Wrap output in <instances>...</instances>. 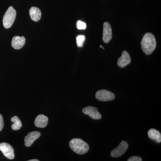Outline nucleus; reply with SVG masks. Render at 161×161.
Instances as JSON below:
<instances>
[{
    "label": "nucleus",
    "mask_w": 161,
    "mask_h": 161,
    "mask_svg": "<svg viewBox=\"0 0 161 161\" xmlns=\"http://www.w3.org/2000/svg\"><path fill=\"white\" fill-rule=\"evenodd\" d=\"M131 59L129 53L125 51L122 52L121 56L119 58L117 64L119 67L124 68L131 63Z\"/></svg>",
    "instance_id": "obj_10"
},
{
    "label": "nucleus",
    "mask_w": 161,
    "mask_h": 161,
    "mask_svg": "<svg viewBox=\"0 0 161 161\" xmlns=\"http://www.w3.org/2000/svg\"><path fill=\"white\" fill-rule=\"evenodd\" d=\"M48 119L45 115H39L35 120V125L38 128H43L47 126L48 124Z\"/></svg>",
    "instance_id": "obj_12"
},
{
    "label": "nucleus",
    "mask_w": 161,
    "mask_h": 161,
    "mask_svg": "<svg viewBox=\"0 0 161 161\" xmlns=\"http://www.w3.org/2000/svg\"><path fill=\"white\" fill-rule=\"evenodd\" d=\"M77 27L78 30H85L86 29V23L80 20H78L77 22Z\"/></svg>",
    "instance_id": "obj_17"
},
{
    "label": "nucleus",
    "mask_w": 161,
    "mask_h": 161,
    "mask_svg": "<svg viewBox=\"0 0 161 161\" xmlns=\"http://www.w3.org/2000/svg\"><path fill=\"white\" fill-rule=\"evenodd\" d=\"M40 135L41 134L40 132L38 131H33L30 132L25 136L24 139L25 146L26 147H31L34 142L40 137Z\"/></svg>",
    "instance_id": "obj_9"
},
{
    "label": "nucleus",
    "mask_w": 161,
    "mask_h": 161,
    "mask_svg": "<svg viewBox=\"0 0 161 161\" xmlns=\"http://www.w3.org/2000/svg\"><path fill=\"white\" fill-rule=\"evenodd\" d=\"M39 160L36 159H34L30 160L28 161H39Z\"/></svg>",
    "instance_id": "obj_20"
},
{
    "label": "nucleus",
    "mask_w": 161,
    "mask_h": 161,
    "mask_svg": "<svg viewBox=\"0 0 161 161\" xmlns=\"http://www.w3.org/2000/svg\"><path fill=\"white\" fill-rule=\"evenodd\" d=\"M128 161H142V159L140 157L138 156H132L128 160Z\"/></svg>",
    "instance_id": "obj_18"
},
{
    "label": "nucleus",
    "mask_w": 161,
    "mask_h": 161,
    "mask_svg": "<svg viewBox=\"0 0 161 161\" xmlns=\"http://www.w3.org/2000/svg\"><path fill=\"white\" fill-rule=\"evenodd\" d=\"M69 146L74 152L80 155L85 154L89 150L88 145L80 139H73L70 141Z\"/></svg>",
    "instance_id": "obj_2"
},
{
    "label": "nucleus",
    "mask_w": 161,
    "mask_h": 161,
    "mask_svg": "<svg viewBox=\"0 0 161 161\" xmlns=\"http://www.w3.org/2000/svg\"><path fill=\"white\" fill-rule=\"evenodd\" d=\"M100 47H101V48H102V47H103V46H102V45H101V46H100Z\"/></svg>",
    "instance_id": "obj_21"
},
{
    "label": "nucleus",
    "mask_w": 161,
    "mask_h": 161,
    "mask_svg": "<svg viewBox=\"0 0 161 161\" xmlns=\"http://www.w3.org/2000/svg\"><path fill=\"white\" fill-rule=\"evenodd\" d=\"M29 14L31 19L35 22H38L41 19V10L37 7H32L30 9Z\"/></svg>",
    "instance_id": "obj_13"
},
{
    "label": "nucleus",
    "mask_w": 161,
    "mask_h": 161,
    "mask_svg": "<svg viewBox=\"0 0 161 161\" xmlns=\"http://www.w3.org/2000/svg\"><path fill=\"white\" fill-rule=\"evenodd\" d=\"M16 17V11L15 9H14L13 6H10L3 16V25L4 27L6 29L11 27L14 22Z\"/></svg>",
    "instance_id": "obj_3"
},
{
    "label": "nucleus",
    "mask_w": 161,
    "mask_h": 161,
    "mask_svg": "<svg viewBox=\"0 0 161 161\" xmlns=\"http://www.w3.org/2000/svg\"><path fill=\"white\" fill-rule=\"evenodd\" d=\"M141 46L143 51L146 54L152 53L156 46V41L154 36L150 33H146L142 40Z\"/></svg>",
    "instance_id": "obj_1"
},
{
    "label": "nucleus",
    "mask_w": 161,
    "mask_h": 161,
    "mask_svg": "<svg viewBox=\"0 0 161 161\" xmlns=\"http://www.w3.org/2000/svg\"><path fill=\"white\" fill-rule=\"evenodd\" d=\"M149 138L156 142L159 143L161 142V134L160 132L155 129H150L148 132Z\"/></svg>",
    "instance_id": "obj_14"
},
{
    "label": "nucleus",
    "mask_w": 161,
    "mask_h": 161,
    "mask_svg": "<svg viewBox=\"0 0 161 161\" xmlns=\"http://www.w3.org/2000/svg\"><path fill=\"white\" fill-rule=\"evenodd\" d=\"M26 39L24 36H15L13 38L11 41V46L14 49H21L25 45Z\"/></svg>",
    "instance_id": "obj_11"
},
{
    "label": "nucleus",
    "mask_w": 161,
    "mask_h": 161,
    "mask_svg": "<svg viewBox=\"0 0 161 161\" xmlns=\"http://www.w3.org/2000/svg\"><path fill=\"white\" fill-rule=\"evenodd\" d=\"M0 150L3 155L9 159H13L14 158V150L11 145L6 143H0Z\"/></svg>",
    "instance_id": "obj_5"
},
{
    "label": "nucleus",
    "mask_w": 161,
    "mask_h": 161,
    "mask_svg": "<svg viewBox=\"0 0 161 161\" xmlns=\"http://www.w3.org/2000/svg\"><path fill=\"white\" fill-rule=\"evenodd\" d=\"M129 145L125 141H122L118 147L112 150L111 153V155L112 157L118 158L123 155L128 150Z\"/></svg>",
    "instance_id": "obj_6"
},
{
    "label": "nucleus",
    "mask_w": 161,
    "mask_h": 161,
    "mask_svg": "<svg viewBox=\"0 0 161 161\" xmlns=\"http://www.w3.org/2000/svg\"><path fill=\"white\" fill-rule=\"evenodd\" d=\"M4 127V120L3 115L0 114V132L3 130Z\"/></svg>",
    "instance_id": "obj_19"
},
{
    "label": "nucleus",
    "mask_w": 161,
    "mask_h": 161,
    "mask_svg": "<svg viewBox=\"0 0 161 161\" xmlns=\"http://www.w3.org/2000/svg\"><path fill=\"white\" fill-rule=\"evenodd\" d=\"M112 33L111 25L108 22L104 23L103 40L105 43H108L112 40Z\"/></svg>",
    "instance_id": "obj_8"
},
{
    "label": "nucleus",
    "mask_w": 161,
    "mask_h": 161,
    "mask_svg": "<svg viewBox=\"0 0 161 161\" xmlns=\"http://www.w3.org/2000/svg\"><path fill=\"white\" fill-rule=\"evenodd\" d=\"M95 97L98 100L102 102L112 101L115 98V95L113 93L105 90L98 91L96 93Z\"/></svg>",
    "instance_id": "obj_4"
},
{
    "label": "nucleus",
    "mask_w": 161,
    "mask_h": 161,
    "mask_svg": "<svg viewBox=\"0 0 161 161\" xmlns=\"http://www.w3.org/2000/svg\"><path fill=\"white\" fill-rule=\"evenodd\" d=\"M84 114L88 115L93 119H99L102 118L101 115L95 107L88 106L82 109Z\"/></svg>",
    "instance_id": "obj_7"
},
{
    "label": "nucleus",
    "mask_w": 161,
    "mask_h": 161,
    "mask_svg": "<svg viewBox=\"0 0 161 161\" xmlns=\"http://www.w3.org/2000/svg\"><path fill=\"white\" fill-rule=\"evenodd\" d=\"M86 38L84 35H79L76 37V43L78 47H82L85 41Z\"/></svg>",
    "instance_id": "obj_16"
},
{
    "label": "nucleus",
    "mask_w": 161,
    "mask_h": 161,
    "mask_svg": "<svg viewBox=\"0 0 161 161\" xmlns=\"http://www.w3.org/2000/svg\"><path fill=\"white\" fill-rule=\"evenodd\" d=\"M11 121L14 123L12 125L11 128L13 130H18L22 127L21 120L17 116H14L11 119Z\"/></svg>",
    "instance_id": "obj_15"
}]
</instances>
